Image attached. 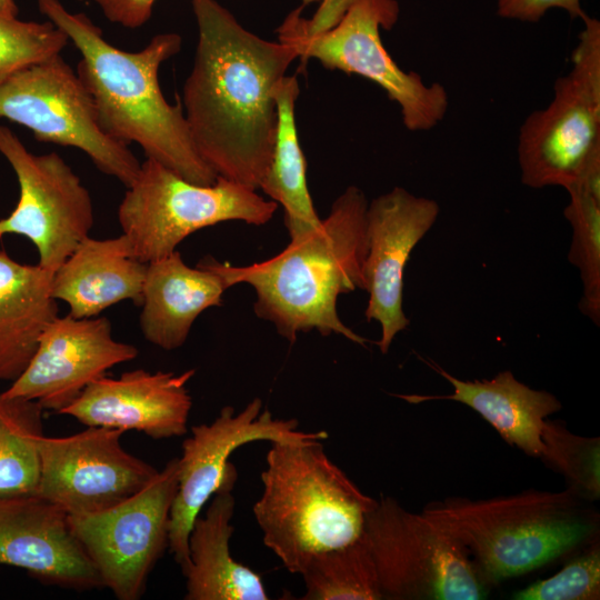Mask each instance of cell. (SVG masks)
Here are the masks:
<instances>
[{"instance_id": "cell-4", "label": "cell", "mask_w": 600, "mask_h": 600, "mask_svg": "<svg viewBox=\"0 0 600 600\" xmlns=\"http://www.w3.org/2000/svg\"><path fill=\"white\" fill-rule=\"evenodd\" d=\"M253 514L263 543L291 573L358 540L377 504L329 459L321 440L271 442Z\"/></svg>"}, {"instance_id": "cell-6", "label": "cell", "mask_w": 600, "mask_h": 600, "mask_svg": "<svg viewBox=\"0 0 600 600\" xmlns=\"http://www.w3.org/2000/svg\"><path fill=\"white\" fill-rule=\"evenodd\" d=\"M302 3L277 29L278 41L292 47L303 63L318 60L324 68L367 78L381 87L401 111L410 131H428L446 117L449 97L440 83L427 84L420 74L403 71L384 48L380 30L397 23V0H353L330 29L307 33Z\"/></svg>"}, {"instance_id": "cell-21", "label": "cell", "mask_w": 600, "mask_h": 600, "mask_svg": "<svg viewBox=\"0 0 600 600\" xmlns=\"http://www.w3.org/2000/svg\"><path fill=\"white\" fill-rule=\"evenodd\" d=\"M428 364L452 386L444 396L399 394L410 402L451 400L478 412L511 446L541 458L544 452L542 430L547 418L561 410V402L550 392L532 389L520 382L511 371L499 372L492 379L461 380L438 364Z\"/></svg>"}, {"instance_id": "cell-22", "label": "cell", "mask_w": 600, "mask_h": 600, "mask_svg": "<svg viewBox=\"0 0 600 600\" xmlns=\"http://www.w3.org/2000/svg\"><path fill=\"white\" fill-rule=\"evenodd\" d=\"M232 489L211 497L203 516L197 517L188 538L189 567L186 600H267L261 577L231 557Z\"/></svg>"}, {"instance_id": "cell-35", "label": "cell", "mask_w": 600, "mask_h": 600, "mask_svg": "<svg viewBox=\"0 0 600 600\" xmlns=\"http://www.w3.org/2000/svg\"><path fill=\"white\" fill-rule=\"evenodd\" d=\"M78 1H84V0H78Z\"/></svg>"}, {"instance_id": "cell-17", "label": "cell", "mask_w": 600, "mask_h": 600, "mask_svg": "<svg viewBox=\"0 0 600 600\" xmlns=\"http://www.w3.org/2000/svg\"><path fill=\"white\" fill-rule=\"evenodd\" d=\"M194 372L136 369L119 378L103 376L59 414L86 427L137 430L153 439L181 437L188 431L192 399L187 384Z\"/></svg>"}, {"instance_id": "cell-5", "label": "cell", "mask_w": 600, "mask_h": 600, "mask_svg": "<svg viewBox=\"0 0 600 600\" xmlns=\"http://www.w3.org/2000/svg\"><path fill=\"white\" fill-rule=\"evenodd\" d=\"M581 499L570 489L527 490L432 501L421 514L466 549L488 584L533 571L590 540L598 516Z\"/></svg>"}, {"instance_id": "cell-23", "label": "cell", "mask_w": 600, "mask_h": 600, "mask_svg": "<svg viewBox=\"0 0 600 600\" xmlns=\"http://www.w3.org/2000/svg\"><path fill=\"white\" fill-rule=\"evenodd\" d=\"M53 272L20 263L0 250V380L26 369L43 329L59 314L51 296Z\"/></svg>"}, {"instance_id": "cell-19", "label": "cell", "mask_w": 600, "mask_h": 600, "mask_svg": "<svg viewBox=\"0 0 600 600\" xmlns=\"http://www.w3.org/2000/svg\"><path fill=\"white\" fill-rule=\"evenodd\" d=\"M147 266L134 258L123 233L87 237L53 272L51 296L66 302L74 318L97 317L126 300L141 306Z\"/></svg>"}, {"instance_id": "cell-10", "label": "cell", "mask_w": 600, "mask_h": 600, "mask_svg": "<svg viewBox=\"0 0 600 600\" xmlns=\"http://www.w3.org/2000/svg\"><path fill=\"white\" fill-rule=\"evenodd\" d=\"M0 118L28 128L38 141L80 149L127 188L140 170L129 147L102 131L91 97L60 54L24 67L0 84Z\"/></svg>"}, {"instance_id": "cell-30", "label": "cell", "mask_w": 600, "mask_h": 600, "mask_svg": "<svg viewBox=\"0 0 600 600\" xmlns=\"http://www.w3.org/2000/svg\"><path fill=\"white\" fill-rule=\"evenodd\" d=\"M600 598V549L588 551L567 563L556 574L512 594L516 600H598Z\"/></svg>"}, {"instance_id": "cell-33", "label": "cell", "mask_w": 600, "mask_h": 600, "mask_svg": "<svg viewBox=\"0 0 600 600\" xmlns=\"http://www.w3.org/2000/svg\"><path fill=\"white\" fill-rule=\"evenodd\" d=\"M320 6L311 19L307 20L310 33H318L332 28L344 14L353 0H319Z\"/></svg>"}, {"instance_id": "cell-12", "label": "cell", "mask_w": 600, "mask_h": 600, "mask_svg": "<svg viewBox=\"0 0 600 600\" xmlns=\"http://www.w3.org/2000/svg\"><path fill=\"white\" fill-rule=\"evenodd\" d=\"M298 427L296 419H277L269 410L262 411L261 399L254 398L238 413L228 406L211 423L191 428L178 458V486L169 522V550L182 574L190 563L188 538L194 520L216 492L233 489L237 481V470L229 461L232 452L258 440L302 442L328 438L326 431L306 432Z\"/></svg>"}, {"instance_id": "cell-7", "label": "cell", "mask_w": 600, "mask_h": 600, "mask_svg": "<svg viewBox=\"0 0 600 600\" xmlns=\"http://www.w3.org/2000/svg\"><path fill=\"white\" fill-rule=\"evenodd\" d=\"M278 209L257 190L217 177L192 183L146 159L118 208V221L134 258L149 263L169 256L191 233L224 221L262 226Z\"/></svg>"}, {"instance_id": "cell-9", "label": "cell", "mask_w": 600, "mask_h": 600, "mask_svg": "<svg viewBox=\"0 0 600 600\" xmlns=\"http://www.w3.org/2000/svg\"><path fill=\"white\" fill-rule=\"evenodd\" d=\"M572 53V69L554 82L543 109L523 121L518 160L524 186L564 189L600 153V22L586 17Z\"/></svg>"}, {"instance_id": "cell-8", "label": "cell", "mask_w": 600, "mask_h": 600, "mask_svg": "<svg viewBox=\"0 0 600 600\" xmlns=\"http://www.w3.org/2000/svg\"><path fill=\"white\" fill-rule=\"evenodd\" d=\"M361 539L382 599L478 600L487 594L466 549L392 497L382 496L366 513Z\"/></svg>"}, {"instance_id": "cell-34", "label": "cell", "mask_w": 600, "mask_h": 600, "mask_svg": "<svg viewBox=\"0 0 600 600\" xmlns=\"http://www.w3.org/2000/svg\"><path fill=\"white\" fill-rule=\"evenodd\" d=\"M18 7L14 0H0V16L17 17Z\"/></svg>"}, {"instance_id": "cell-27", "label": "cell", "mask_w": 600, "mask_h": 600, "mask_svg": "<svg viewBox=\"0 0 600 600\" xmlns=\"http://www.w3.org/2000/svg\"><path fill=\"white\" fill-rule=\"evenodd\" d=\"M570 202L564 216L573 234L568 260L580 271L583 294L580 310L600 322V192L574 182L566 188Z\"/></svg>"}, {"instance_id": "cell-32", "label": "cell", "mask_w": 600, "mask_h": 600, "mask_svg": "<svg viewBox=\"0 0 600 600\" xmlns=\"http://www.w3.org/2000/svg\"><path fill=\"white\" fill-rule=\"evenodd\" d=\"M103 16L112 23L136 29L146 24L153 11L157 0H94ZM319 0H302L309 3Z\"/></svg>"}, {"instance_id": "cell-28", "label": "cell", "mask_w": 600, "mask_h": 600, "mask_svg": "<svg viewBox=\"0 0 600 600\" xmlns=\"http://www.w3.org/2000/svg\"><path fill=\"white\" fill-rule=\"evenodd\" d=\"M542 441L546 449L541 459L566 477L568 489L582 499H598L599 438L573 434L560 422L547 420Z\"/></svg>"}, {"instance_id": "cell-2", "label": "cell", "mask_w": 600, "mask_h": 600, "mask_svg": "<svg viewBox=\"0 0 600 600\" xmlns=\"http://www.w3.org/2000/svg\"><path fill=\"white\" fill-rule=\"evenodd\" d=\"M38 9L80 52L76 72L106 134L127 146L138 143L146 158L192 183L216 182L181 104L169 103L160 88V66L181 50L178 33H159L143 49L129 52L110 44L88 16L68 11L60 0H38Z\"/></svg>"}, {"instance_id": "cell-25", "label": "cell", "mask_w": 600, "mask_h": 600, "mask_svg": "<svg viewBox=\"0 0 600 600\" xmlns=\"http://www.w3.org/2000/svg\"><path fill=\"white\" fill-rule=\"evenodd\" d=\"M43 409L0 393V500L37 494Z\"/></svg>"}, {"instance_id": "cell-24", "label": "cell", "mask_w": 600, "mask_h": 600, "mask_svg": "<svg viewBox=\"0 0 600 600\" xmlns=\"http://www.w3.org/2000/svg\"><path fill=\"white\" fill-rule=\"evenodd\" d=\"M300 94L296 76H284L276 86L278 129L272 159L259 189L284 210L290 239L321 224L307 184V163L299 142L294 107Z\"/></svg>"}, {"instance_id": "cell-15", "label": "cell", "mask_w": 600, "mask_h": 600, "mask_svg": "<svg viewBox=\"0 0 600 600\" xmlns=\"http://www.w3.org/2000/svg\"><path fill=\"white\" fill-rule=\"evenodd\" d=\"M138 354L134 346L112 337L106 317L58 316L41 332L23 372L1 394L60 413L109 369Z\"/></svg>"}, {"instance_id": "cell-14", "label": "cell", "mask_w": 600, "mask_h": 600, "mask_svg": "<svg viewBox=\"0 0 600 600\" xmlns=\"http://www.w3.org/2000/svg\"><path fill=\"white\" fill-rule=\"evenodd\" d=\"M126 431L87 427L67 437L42 436L37 494L68 514H90L116 507L158 473L121 444Z\"/></svg>"}, {"instance_id": "cell-31", "label": "cell", "mask_w": 600, "mask_h": 600, "mask_svg": "<svg viewBox=\"0 0 600 600\" xmlns=\"http://www.w3.org/2000/svg\"><path fill=\"white\" fill-rule=\"evenodd\" d=\"M550 9H562L581 20L587 16L580 0H497L499 17L522 22H538Z\"/></svg>"}, {"instance_id": "cell-13", "label": "cell", "mask_w": 600, "mask_h": 600, "mask_svg": "<svg viewBox=\"0 0 600 600\" xmlns=\"http://www.w3.org/2000/svg\"><path fill=\"white\" fill-rule=\"evenodd\" d=\"M0 153L10 163L19 183L16 208L0 219V238L4 234L26 237L38 251V263L54 272L89 237L94 222L90 193L57 152L28 151L4 126H0Z\"/></svg>"}, {"instance_id": "cell-1", "label": "cell", "mask_w": 600, "mask_h": 600, "mask_svg": "<svg viewBox=\"0 0 600 600\" xmlns=\"http://www.w3.org/2000/svg\"><path fill=\"white\" fill-rule=\"evenodd\" d=\"M198 42L182 106L196 148L217 177L258 190L274 149L277 83L296 50L247 30L217 0H191Z\"/></svg>"}, {"instance_id": "cell-16", "label": "cell", "mask_w": 600, "mask_h": 600, "mask_svg": "<svg viewBox=\"0 0 600 600\" xmlns=\"http://www.w3.org/2000/svg\"><path fill=\"white\" fill-rule=\"evenodd\" d=\"M437 201L418 197L401 187L374 198L367 208L368 251L363 277L369 300L367 321H377V342L386 354L396 336L408 328L403 312V273L411 251L434 224Z\"/></svg>"}, {"instance_id": "cell-26", "label": "cell", "mask_w": 600, "mask_h": 600, "mask_svg": "<svg viewBox=\"0 0 600 600\" xmlns=\"http://www.w3.org/2000/svg\"><path fill=\"white\" fill-rule=\"evenodd\" d=\"M303 600H380L373 560L361 537L313 557L300 573Z\"/></svg>"}, {"instance_id": "cell-29", "label": "cell", "mask_w": 600, "mask_h": 600, "mask_svg": "<svg viewBox=\"0 0 600 600\" xmlns=\"http://www.w3.org/2000/svg\"><path fill=\"white\" fill-rule=\"evenodd\" d=\"M68 36L51 21H21L0 16V84L18 70L64 49Z\"/></svg>"}, {"instance_id": "cell-18", "label": "cell", "mask_w": 600, "mask_h": 600, "mask_svg": "<svg viewBox=\"0 0 600 600\" xmlns=\"http://www.w3.org/2000/svg\"><path fill=\"white\" fill-rule=\"evenodd\" d=\"M0 564L60 588H103L68 513L38 494L0 500Z\"/></svg>"}, {"instance_id": "cell-20", "label": "cell", "mask_w": 600, "mask_h": 600, "mask_svg": "<svg viewBox=\"0 0 600 600\" xmlns=\"http://www.w3.org/2000/svg\"><path fill=\"white\" fill-rule=\"evenodd\" d=\"M227 289L219 273L189 267L177 250L149 262L139 318L144 339L164 350L183 346L196 319L221 306Z\"/></svg>"}, {"instance_id": "cell-11", "label": "cell", "mask_w": 600, "mask_h": 600, "mask_svg": "<svg viewBox=\"0 0 600 600\" xmlns=\"http://www.w3.org/2000/svg\"><path fill=\"white\" fill-rule=\"evenodd\" d=\"M178 458L139 492L108 510L68 514L69 524L96 567L102 587L118 600H138L156 563L169 548Z\"/></svg>"}, {"instance_id": "cell-3", "label": "cell", "mask_w": 600, "mask_h": 600, "mask_svg": "<svg viewBox=\"0 0 600 600\" xmlns=\"http://www.w3.org/2000/svg\"><path fill=\"white\" fill-rule=\"evenodd\" d=\"M368 203L363 191L350 186L317 229L290 239L280 253L244 267L210 257L199 263L219 273L228 288L251 286L257 317L273 323L290 342L299 332L316 330L366 346L367 339L340 320L337 300L342 293L366 291Z\"/></svg>"}]
</instances>
